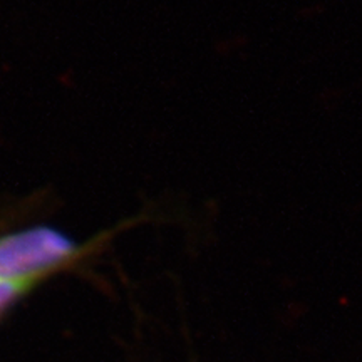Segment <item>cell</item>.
I'll use <instances>...</instances> for the list:
<instances>
[{"instance_id":"1","label":"cell","mask_w":362,"mask_h":362,"mask_svg":"<svg viewBox=\"0 0 362 362\" xmlns=\"http://www.w3.org/2000/svg\"><path fill=\"white\" fill-rule=\"evenodd\" d=\"M112 232L89 242H79L64 230L34 225L0 233V282L39 284L69 269L96 252Z\"/></svg>"},{"instance_id":"2","label":"cell","mask_w":362,"mask_h":362,"mask_svg":"<svg viewBox=\"0 0 362 362\" xmlns=\"http://www.w3.org/2000/svg\"><path fill=\"white\" fill-rule=\"evenodd\" d=\"M34 288L35 285L30 284L0 282V319H2L17 302H21L25 296H29Z\"/></svg>"}]
</instances>
